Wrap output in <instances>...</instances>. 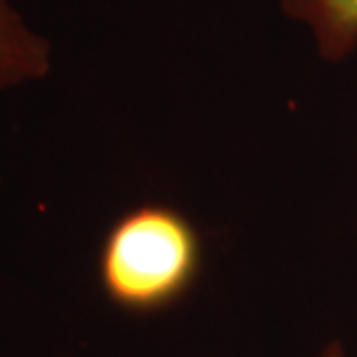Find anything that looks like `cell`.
<instances>
[{
  "label": "cell",
  "instance_id": "obj_1",
  "mask_svg": "<svg viewBox=\"0 0 357 357\" xmlns=\"http://www.w3.org/2000/svg\"><path fill=\"white\" fill-rule=\"evenodd\" d=\"M201 232L169 204L145 203L117 218L100 252V280L115 306L153 314L181 302L203 272Z\"/></svg>",
  "mask_w": 357,
  "mask_h": 357
},
{
  "label": "cell",
  "instance_id": "obj_2",
  "mask_svg": "<svg viewBox=\"0 0 357 357\" xmlns=\"http://www.w3.org/2000/svg\"><path fill=\"white\" fill-rule=\"evenodd\" d=\"M50 70V42L26 24L10 0H0V91L42 79Z\"/></svg>",
  "mask_w": 357,
  "mask_h": 357
},
{
  "label": "cell",
  "instance_id": "obj_3",
  "mask_svg": "<svg viewBox=\"0 0 357 357\" xmlns=\"http://www.w3.org/2000/svg\"><path fill=\"white\" fill-rule=\"evenodd\" d=\"M282 10L307 26L326 62H344L357 50V0H282Z\"/></svg>",
  "mask_w": 357,
  "mask_h": 357
},
{
  "label": "cell",
  "instance_id": "obj_4",
  "mask_svg": "<svg viewBox=\"0 0 357 357\" xmlns=\"http://www.w3.org/2000/svg\"><path fill=\"white\" fill-rule=\"evenodd\" d=\"M319 357H345L344 345L340 342H332V344L326 345V349L319 354Z\"/></svg>",
  "mask_w": 357,
  "mask_h": 357
}]
</instances>
